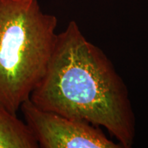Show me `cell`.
<instances>
[{
  "mask_svg": "<svg viewBox=\"0 0 148 148\" xmlns=\"http://www.w3.org/2000/svg\"><path fill=\"white\" fill-rule=\"evenodd\" d=\"M29 99L42 110L105 127L122 147H132L135 116L126 85L74 21L57 34L45 75Z\"/></svg>",
  "mask_w": 148,
  "mask_h": 148,
  "instance_id": "6da1fadb",
  "label": "cell"
},
{
  "mask_svg": "<svg viewBox=\"0 0 148 148\" xmlns=\"http://www.w3.org/2000/svg\"><path fill=\"white\" fill-rule=\"evenodd\" d=\"M58 19L38 0H0V106L16 114L45 75Z\"/></svg>",
  "mask_w": 148,
  "mask_h": 148,
  "instance_id": "7a4b0ae2",
  "label": "cell"
},
{
  "mask_svg": "<svg viewBox=\"0 0 148 148\" xmlns=\"http://www.w3.org/2000/svg\"><path fill=\"white\" fill-rule=\"evenodd\" d=\"M20 110L42 148H123L98 126L40 108L28 99Z\"/></svg>",
  "mask_w": 148,
  "mask_h": 148,
  "instance_id": "3957f363",
  "label": "cell"
},
{
  "mask_svg": "<svg viewBox=\"0 0 148 148\" xmlns=\"http://www.w3.org/2000/svg\"><path fill=\"white\" fill-rule=\"evenodd\" d=\"M30 130L16 114L0 106V148H38Z\"/></svg>",
  "mask_w": 148,
  "mask_h": 148,
  "instance_id": "277c9868",
  "label": "cell"
}]
</instances>
